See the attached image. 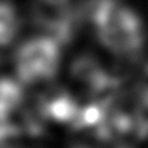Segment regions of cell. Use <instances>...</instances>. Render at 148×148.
<instances>
[{
    "label": "cell",
    "mask_w": 148,
    "mask_h": 148,
    "mask_svg": "<svg viewBox=\"0 0 148 148\" xmlns=\"http://www.w3.org/2000/svg\"><path fill=\"white\" fill-rule=\"evenodd\" d=\"M58 49L48 40L26 42L16 58V70L22 79L37 82L51 77L58 67Z\"/></svg>",
    "instance_id": "7a4b0ae2"
},
{
    "label": "cell",
    "mask_w": 148,
    "mask_h": 148,
    "mask_svg": "<svg viewBox=\"0 0 148 148\" xmlns=\"http://www.w3.org/2000/svg\"><path fill=\"white\" fill-rule=\"evenodd\" d=\"M100 36L115 51H132L140 44L137 18L125 8L107 7L100 15Z\"/></svg>",
    "instance_id": "6da1fadb"
},
{
    "label": "cell",
    "mask_w": 148,
    "mask_h": 148,
    "mask_svg": "<svg viewBox=\"0 0 148 148\" xmlns=\"http://www.w3.org/2000/svg\"><path fill=\"white\" fill-rule=\"evenodd\" d=\"M16 27L14 11L5 5H0V44L10 41Z\"/></svg>",
    "instance_id": "277c9868"
},
{
    "label": "cell",
    "mask_w": 148,
    "mask_h": 148,
    "mask_svg": "<svg viewBox=\"0 0 148 148\" xmlns=\"http://www.w3.org/2000/svg\"><path fill=\"white\" fill-rule=\"evenodd\" d=\"M19 100V90L12 82L3 81L0 82V118L4 116L7 112L16 104Z\"/></svg>",
    "instance_id": "3957f363"
}]
</instances>
